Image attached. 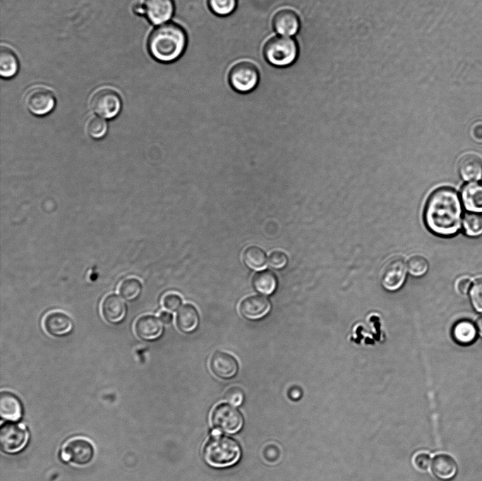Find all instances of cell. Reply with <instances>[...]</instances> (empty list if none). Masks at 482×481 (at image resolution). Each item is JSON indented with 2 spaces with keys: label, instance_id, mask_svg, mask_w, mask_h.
Returning <instances> with one entry per match:
<instances>
[{
  "label": "cell",
  "instance_id": "cell-41",
  "mask_svg": "<svg viewBox=\"0 0 482 481\" xmlns=\"http://www.w3.org/2000/svg\"><path fill=\"white\" fill-rule=\"evenodd\" d=\"M159 319L164 324H169L173 319V316L171 313L167 311H163L159 314Z\"/></svg>",
  "mask_w": 482,
  "mask_h": 481
},
{
  "label": "cell",
  "instance_id": "cell-5",
  "mask_svg": "<svg viewBox=\"0 0 482 481\" xmlns=\"http://www.w3.org/2000/svg\"><path fill=\"white\" fill-rule=\"evenodd\" d=\"M259 81V69L250 61L243 60L235 63L228 73L229 85L240 93L251 92L257 87Z\"/></svg>",
  "mask_w": 482,
  "mask_h": 481
},
{
  "label": "cell",
  "instance_id": "cell-35",
  "mask_svg": "<svg viewBox=\"0 0 482 481\" xmlns=\"http://www.w3.org/2000/svg\"><path fill=\"white\" fill-rule=\"evenodd\" d=\"M288 262L287 255L281 251L272 252L268 259V263L274 269H282L285 267Z\"/></svg>",
  "mask_w": 482,
  "mask_h": 481
},
{
  "label": "cell",
  "instance_id": "cell-38",
  "mask_svg": "<svg viewBox=\"0 0 482 481\" xmlns=\"http://www.w3.org/2000/svg\"><path fill=\"white\" fill-rule=\"evenodd\" d=\"M471 280L468 277H461L456 281V290L460 294H466L471 288Z\"/></svg>",
  "mask_w": 482,
  "mask_h": 481
},
{
  "label": "cell",
  "instance_id": "cell-17",
  "mask_svg": "<svg viewBox=\"0 0 482 481\" xmlns=\"http://www.w3.org/2000/svg\"><path fill=\"white\" fill-rule=\"evenodd\" d=\"M270 308L269 300L261 296H248L242 300L239 305L241 315L248 319L263 318L269 312Z\"/></svg>",
  "mask_w": 482,
  "mask_h": 481
},
{
  "label": "cell",
  "instance_id": "cell-1",
  "mask_svg": "<svg viewBox=\"0 0 482 481\" xmlns=\"http://www.w3.org/2000/svg\"><path fill=\"white\" fill-rule=\"evenodd\" d=\"M423 221L435 235L450 237L457 234L462 221V207L457 192L447 187L435 190L426 202Z\"/></svg>",
  "mask_w": 482,
  "mask_h": 481
},
{
  "label": "cell",
  "instance_id": "cell-32",
  "mask_svg": "<svg viewBox=\"0 0 482 481\" xmlns=\"http://www.w3.org/2000/svg\"><path fill=\"white\" fill-rule=\"evenodd\" d=\"M464 233L468 236L478 237L482 235V216L475 213L466 214L463 220Z\"/></svg>",
  "mask_w": 482,
  "mask_h": 481
},
{
  "label": "cell",
  "instance_id": "cell-40",
  "mask_svg": "<svg viewBox=\"0 0 482 481\" xmlns=\"http://www.w3.org/2000/svg\"><path fill=\"white\" fill-rule=\"evenodd\" d=\"M133 11L134 13L138 15V16H143L145 15V8L143 6V4H141L140 2H136L133 5L132 7Z\"/></svg>",
  "mask_w": 482,
  "mask_h": 481
},
{
  "label": "cell",
  "instance_id": "cell-19",
  "mask_svg": "<svg viewBox=\"0 0 482 481\" xmlns=\"http://www.w3.org/2000/svg\"><path fill=\"white\" fill-rule=\"evenodd\" d=\"M430 470L436 477L447 481L455 477L457 472V464L451 456L446 453H439L432 459Z\"/></svg>",
  "mask_w": 482,
  "mask_h": 481
},
{
  "label": "cell",
  "instance_id": "cell-30",
  "mask_svg": "<svg viewBox=\"0 0 482 481\" xmlns=\"http://www.w3.org/2000/svg\"><path fill=\"white\" fill-rule=\"evenodd\" d=\"M408 272L414 277L424 276L428 269L429 264L426 257L421 255H413L406 261Z\"/></svg>",
  "mask_w": 482,
  "mask_h": 481
},
{
  "label": "cell",
  "instance_id": "cell-12",
  "mask_svg": "<svg viewBox=\"0 0 482 481\" xmlns=\"http://www.w3.org/2000/svg\"><path fill=\"white\" fill-rule=\"evenodd\" d=\"M143 4L145 16L155 25L169 22L175 12L174 0H143Z\"/></svg>",
  "mask_w": 482,
  "mask_h": 481
},
{
  "label": "cell",
  "instance_id": "cell-18",
  "mask_svg": "<svg viewBox=\"0 0 482 481\" xmlns=\"http://www.w3.org/2000/svg\"><path fill=\"white\" fill-rule=\"evenodd\" d=\"M134 329L139 339L150 341L162 335L163 324L160 319L153 315H143L136 320Z\"/></svg>",
  "mask_w": 482,
  "mask_h": 481
},
{
  "label": "cell",
  "instance_id": "cell-10",
  "mask_svg": "<svg viewBox=\"0 0 482 481\" xmlns=\"http://www.w3.org/2000/svg\"><path fill=\"white\" fill-rule=\"evenodd\" d=\"M24 103L32 114L44 116L55 106L56 99L52 91L44 86H35L29 89L24 97Z\"/></svg>",
  "mask_w": 482,
  "mask_h": 481
},
{
  "label": "cell",
  "instance_id": "cell-6",
  "mask_svg": "<svg viewBox=\"0 0 482 481\" xmlns=\"http://www.w3.org/2000/svg\"><path fill=\"white\" fill-rule=\"evenodd\" d=\"M95 454L93 444L88 439L76 437L68 439L62 446L61 459L77 467H84L92 463Z\"/></svg>",
  "mask_w": 482,
  "mask_h": 481
},
{
  "label": "cell",
  "instance_id": "cell-14",
  "mask_svg": "<svg viewBox=\"0 0 482 481\" xmlns=\"http://www.w3.org/2000/svg\"><path fill=\"white\" fill-rule=\"evenodd\" d=\"M44 330L54 337H65L72 333L74 323L66 313L60 311L50 312L43 319Z\"/></svg>",
  "mask_w": 482,
  "mask_h": 481
},
{
  "label": "cell",
  "instance_id": "cell-21",
  "mask_svg": "<svg viewBox=\"0 0 482 481\" xmlns=\"http://www.w3.org/2000/svg\"><path fill=\"white\" fill-rule=\"evenodd\" d=\"M0 415L8 421H17L22 415V405L13 393L2 391L0 394Z\"/></svg>",
  "mask_w": 482,
  "mask_h": 481
},
{
  "label": "cell",
  "instance_id": "cell-22",
  "mask_svg": "<svg viewBox=\"0 0 482 481\" xmlns=\"http://www.w3.org/2000/svg\"><path fill=\"white\" fill-rule=\"evenodd\" d=\"M462 201L464 208L474 213H482V183L471 182L462 190Z\"/></svg>",
  "mask_w": 482,
  "mask_h": 481
},
{
  "label": "cell",
  "instance_id": "cell-23",
  "mask_svg": "<svg viewBox=\"0 0 482 481\" xmlns=\"http://www.w3.org/2000/svg\"><path fill=\"white\" fill-rule=\"evenodd\" d=\"M199 320L198 310L191 304L182 306L179 310L176 318L178 329L183 333L195 331L199 324Z\"/></svg>",
  "mask_w": 482,
  "mask_h": 481
},
{
  "label": "cell",
  "instance_id": "cell-33",
  "mask_svg": "<svg viewBox=\"0 0 482 481\" xmlns=\"http://www.w3.org/2000/svg\"><path fill=\"white\" fill-rule=\"evenodd\" d=\"M469 296L474 309L482 312V279L474 281L470 288Z\"/></svg>",
  "mask_w": 482,
  "mask_h": 481
},
{
  "label": "cell",
  "instance_id": "cell-15",
  "mask_svg": "<svg viewBox=\"0 0 482 481\" xmlns=\"http://www.w3.org/2000/svg\"><path fill=\"white\" fill-rule=\"evenodd\" d=\"M210 370L217 377L228 379L238 372L239 364L236 359L229 353L217 351L210 360Z\"/></svg>",
  "mask_w": 482,
  "mask_h": 481
},
{
  "label": "cell",
  "instance_id": "cell-2",
  "mask_svg": "<svg viewBox=\"0 0 482 481\" xmlns=\"http://www.w3.org/2000/svg\"><path fill=\"white\" fill-rule=\"evenodd\" d=\"M187 44L188 35L184 28L179 23L169 21L157 25L151 31L147 45L155 60L169 63L183 54Z\"/></svg>",
  "mask_w": 482,
  "mask_h": 481
},
{
  "label": "cell",
  "instance_id": "cell-29",
  "mask_svg": "<svg viewBox=\"0 0 482 481\" xmlns=\"http://www.w3.org/2000/svg\"><path fill=\"white\" fill-rule=\"evenodd\" d=\"M207 5L215 15L225 17L236 9L238 0H207Z\"/></svg>",
  "mask_w": 482,
  "mask_h": 481
},
{
  "label": "cell",
  "instance_id": "cell-31",
  "mask_svg": "<svg viewBox=\"0 0 482 481\" xmlns=\"http://www.w3.org/2000/svg\"><path fill=\"white\" fill-rule=\"evenodd\" d=\"M85 130L91 138L100 139L105 135L107 131V124L103 118L91 116L85 122Z\"/></svg>",
  "mask_w": 482,
  "mask_h": 481
},
{
  "label": "cell",
  "instance_id": "cell-36",
  "mask_svg": "<svg viewBox=\"0 0 482 481\" xmlns=\"http://www.w3.org/2000/svg\"><path fill=\"white\" fill-rule=\"evenodd\" d=\"M182 303L181 298L176 293H167L162 299V305L165 309L169 311H176L179 308Z\"/></svg>",
  "mask_w": 482,
  "mask_h": 481
},
{
  "label": "cell",
  "instance_id": "cell-27",
  "mask_svg": "<svg viewBox=\"0 0 482 481\" xmlns=\"http://www.w3.org/2000/svg\"><path fill=\"white\" fill-rule=\"evenodd\" d=\"M243 260L245 264L253 270L264 269L267 264L265 252L257 246L247 248L243 253Z\"/></svg>",
  "mask_w": 482,
  "mask_h": 481
},
{
  "label": "cell",
  "instance_id": "cell-8",
  "mask_svg": "<svg viewBox=\"0 0 482 481\" xmlns=\"http://www.w3.org/2000/svg\"><path fill=\"white\" fill-rule=\"evenodd\" d=\"M211 422L216 430L231 434L241 428L243 421L239 410L229 403H221L212 410Z\"/></svg>",
  "mask_w": 482,
  "mask_h": 481
},
{
  "label": "cell",
  "instance_id": "cell-34",
  "mask_svg": "<svg viewBox=\"0 0 482 481\" xmlns=\"http://www.w3.org/2000/svg\"><path fill=\"white\" fill-rule=\"evenodd\" d=\"M431 462L430 456L423 451L416 453L412 458L413 465L420 471L428 470L430 467Z\"/></svg>",
  "mask_w": 482,
  "mask_h": 481
},
{
  "label": "cell",
  "instance_id": "cell-3",
  "mask_svg": "<svg viewBox=\"0 0 482 481\" xmlns=\"http://www.w3.org/2000/svg\"><path fill=\"white\" fill-rule=\"evenodd\" d=\"M263 54L272 66L285 68L294 63L299 54V46L291 37L274 35L265 42Z\"/></svg>",
  "mask_w": 482,
  "mask_h": 481
},
{
  "label": "cell",
  "instance_id": "cell-37",
  "mask_svg": "<svg viewBox=\"0 0 482 481\" xmlns=\"http://www.w3.org/2000/svg\"><path fill=\"white\" fill-rule=\"evenodd\" d=\"M226 400L234 406H239L243 401V392L237 386L229 389L225 394Z\"/></svg>",
  "mask_w": 482,
  "mask_h": 481
},
{
  "label": "cell",
  "instance_id": "cell-20",
  "mask_svg": "<svg viewBox=\"0 0 482 481\" xmlns=\"http://www.w3.org/2000/svg\"><path fill=\"white\" fill-rule=\"evenodd\" d=\"M458 169L464 181H479L482 178V159L474 154H467L459 160Z\"/></svg>",
  "mask_w": 482,
  "mask_h": 481
},
{
  "label": "cell",
  "instance_id": "cell-28",
  "mask_svg": "<svg viewBox=\"0 0 482 481\" xmlns=\"http://www.w3.org/2000/svg\"><path fill=\"white\" fill-rule=\"evenodd\" d=\"M142 284L135 278H128L122 281L119 286V293L128 301L135 300L141 294Z\"/></svg>",
  "mask_w": 482,
  "mask_h": 481
},
{
  "label": "cell",
  "instance_id": "cell-24",
  "mask_svg": "<svg viewBox=\"0 0 482 481\" xmlns=\"http://www.w3.org/2000/svg\"><path fill=\"white\" fill-rule=\"evenodd\" d=\"M19 70V61L15 52L8 47L0 48V75L3 78H11Z\"/></svg>",
  "mask_w": 482,
  "mask_h": 481
},
{
  "label": "cell",
  "instance_id": "cell-13",
  "mask_svg": "<svg viewBox=\"0 0 482 481\" xmlns=\"http://www.w3.org/2000/svg\"><path fill=\"white\" fill-rule=\"evenodd\" d=\"M272 25L277 35L292 37L299 32L301 23L296 11L290 8H282L274 14Z\"/></svg>",
  "mask_w": 482,
  "mask_h": 481
},
{
  "label": "cell",
  "instance_id": "cell-11",
  "mask_svg": "<svg viewBox=\"0 0 482 481\" xmlns=\"http://www.w3.org/2000/svg\"><path fill=\"white\" fill-rule=\"evenodd\" d=\"M406 262L399 256L390 259L384 265L381 282L384 288L394 292L400 289L405 283L407 275Z\"/></svg>",
  "mask_w": 482,
  "mask_h": 481
},
{
  "label": "cell",
  "instance_id": "cell-7",
  "mask_svg": "<svg viewBox=\"0 0 482 481\" xmlns=\"http://www.w3.org/2000/svg\"><path fill=\"white\" fill-rule=\"evenodd\" d=\"M90 107L97 115L105 118H112L119 113L121 99L114 90L102 87L96 90L90 98Z\"/></svg>",
  "mask_w": 482,
  "mask_h": 481
},
{
  "label": "cell",
  "instance_id": "cell-42",
  "mask_svg": "<svg viewBox=\"0 0 482 481\" xmlns=\"http://www.w3.org/2000/svg\"><path fill=\"white\" fill-rule=\"evenodd\" d=\"M476 327L478 334L482 337V315H481L476 321Z\"/></svg>",
  "mask_w": 482,
  "mask_h": 481
},
{
  "label": "cell",
  "instance_id": "cell-26",
  "mask_svg": "<svg viewBox=\"0 0 482 481\" xmlns=\"http://www.w3.org/2000/svg\"><path fill=\"white\" fill-rule=\"evenodd\" d=\"M277 282L275 274L270 270L255 273L252 279L255 290L263 295L272 294L276 289Z\"/></svg>",
  "mask_w": 482,
  "mask_h": 481
},
{
  "label": "cell",
  "instance_id": "cell-39",
  "mask_svg": "<svg viewBox=\"0 0 482 481\" xmlns=\"http://www.w3.org/2000/svg\"><path fill=\"white\" fill-rule=\"evenodd\" d=\"M472 135L476 142H482V123H474L472 126Z\"/></svg>",
  "mask_w": 482,
  "mask_h": 481
},
{
  "label": "cell",
  "instance_id": "cell-16",
  "mask_svg": "<svg viewBox=\"0 0 482 481\" xmlns=\"http://www.w3.org/2000/svg\"><path fill=\"white\" fill-rule=\"evenodd\" d=\"M101 310L106 322L112 324H119L124 320L126 316L127 305L119 296L112 293L104 298Z\"/></svg>",
  "mask_w": 482,
  "mask_h": 481
},
{
  "label": "cell",
  "instance_id": "cell-4",
  "mask_svg": "<svg viewBox=\"0 0 482 481\" xmlns=\"http://www.w3.org/2000/svg\"><path fill=\"white\" fill-rule=\"evenodd\" d=\"M206 462L214 467H227L236 463L241 455L238 443L233 439L217 436L210 439L204 447Z\"/></svg>",
  "mask_w": 482,
  "mask_h": 481
},
{
  "label": "cell",
  "instance_id": "cell-25",
  "mask_svg": "<svg viewBox=\"0 0 482 481\" xmlns=\"http://www.w3.org/2000/svg\"><path fill=\"white\" fill-rule=\"evenodd\" d=\"M477 331V327L471 321L461 319L454 325L452 336L458 343L468 345L476 340Z\"/></svg>",
  "mask_w": 482,
  "mask_h": 481
},
{
  "label": "cell",
  "instance_id": "cell-9",
  "mask_svg": "<svg viewBox=\"0 0 482 481\" xmlns=\"http://www.w3.org/2000/svg\"><path fill=\"white\" fill-rule=\"evenodd\" d=\"M29 434L26 427L14 422L4 423L0 428L1 450L6 453L20 451L28 444Z\"/></svg>",
  "mask_w": 482,
  "mask_h": 481
}]
</instances>
